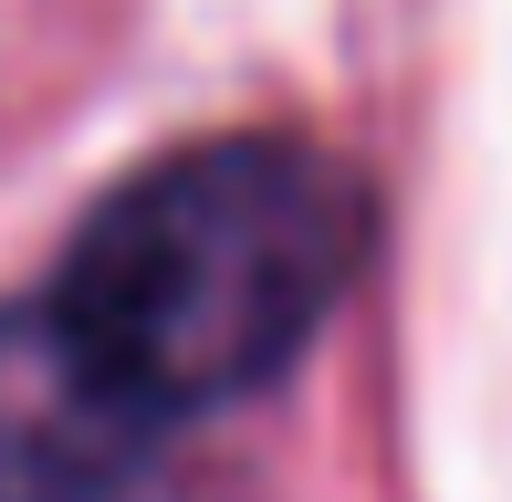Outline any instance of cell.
Instances as JSON below:
<instances>
[{
    "mask_svg": "<svg viewBox=\"0 0 512 502\" xmlns=\"http://www.w3.org/2000/svg\"><path fill=\"white\" fill-rule=\"evenodd\" d=\"M356 262L366 189L304 136L147 157L0 325V502H105L157 440L283 387Z\"/></svg>",
    "mask_w": 512,
    "mask_h": 502,
    "instance_id": "cell-1",
    "label": "cell"
}]
</instances>
